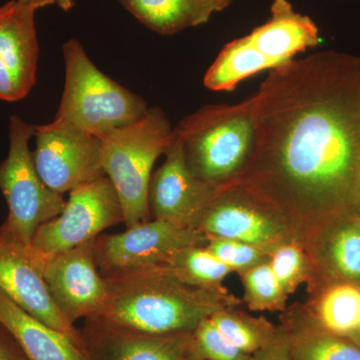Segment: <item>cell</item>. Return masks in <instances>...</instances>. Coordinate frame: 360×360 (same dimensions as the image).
Listing matches in <instances>:
<instances>
[{
	"instance_id": "cell-15",
	"label": "cell",
	"mask_w": 360,
	"mask_h": 360,
	"mask_svg": "<svg viewBox=\"0 0 360 360\" xmlns=\"http://www.w3.org/2000/svg\"><path fill=\"white\" fill-rule=\"evenodd\" d=\"M302 245L311 264L314 288L335 283L360 285V212L329 220Z\"/></svg>"
},
{
	"instance_id": "cell-24",
	"label": "cell",
	"mask_w": 360,
	"mask_h": 360,
	"mask_svg": "<svg viewBox=\"0 0 360 360\" xmlns=\"http://www.w3.org/2000/svg\"><path fill=\"white\" fill-rule=\"evenodd\" d=\"M210 319L226 340L250 355L264 347L276 329L262 317L257 319L232 311L231 309L220 310Z\"/></svg>"
},
{
	"instance_id": "cell-11",
	"label": "cell",
	"mask_w": 360,
	"mask_h": 360,
	"mask_svg": "<svg viewBox=\"0 0 360 360\" xmlns=\"http://www.w3.org/2000/svg\"><path fill=\"white\" fill-rule=\"evenodd\" d=\"M35 262L56 307L71 323L101 314L108 286L96 265L94 240Z\"/></svg>"
},
{
	"instance_id": "cell-33",
	"label": "cell",
	"mask_w": 360,
	"mask_h": 360,
	"mask_svg": "<svg viewBox=\"0 0 360 360\" xmlns=\"http://www.w3.org/2000/svg\"><path fill=\"white\" fill-rule=\"evenodd\" d=\"M232 1H233V0H214L217 9H219V13L231 6Z\"/></svg>"
},
{
	"instance_id": "cell-20",
	"label": "cell",
	"mask_w": 360,
	"mask_h": 360,
	"mask_svg": "<svg viewBox=\"0 0 360 360\" xmlns=\"http://www.w3.org/2000/svg\"><path fill=\"white\" fill-rule=\"evenodd\" d=\"M315 293L310 319L328 333L349 338L360 326L359 284H326Z\"/></svg>"
},
{
	"instance_id": "cell-7",
	"label": "cell",
	"mask_w": 360,
	"mask_h": 360,
	"mask_svg": "<svg viewBox=\"0 0 360 360\" xmlns=\"http://www.w3.org/2000/svg\"><path fill=\"white\" fill-rule=\"evenodd\" d=\"M124 221L122 205L108 176L70 191L63 212L40 225L30 250L35 259L53 257L98 238Z\"/></svg>"
},
{
	"instance_id": "cell-29",
	"label": "cell",
	"mask_w": 360,
	"mask_h": 360,
	"mask_svg": "<svg viewBox=\"0 0 360 360\" xmlns=\"http://www.w3.org/2000/svg\"><path fill=\"white\" fill-rule=\"evenodd\" d=\"M252 360H293L288 329L276 328L266 345L252 354Z\"/></svg>"
},
{
	"instance_id": "cell-32",
	"label": "cell",
	"mask_w": 360,
	"mask_h": 360,
	"mask_svg": "<svg viewBox=\"0 0 360 360\" xmlns=\"http://www.w3.org/2000/svg\"><path fill=\"white\" fill-rule=\"evenodd\" d=\"M53 2L63 11H68L75 6V0H53Z\"/></svg>"
},
{
	"instance_id": "cell-22",
	"label": "cell",
	"mask_w": 360,
	"mask_h": 360,
	"mask_svg": "<svg viewBox=\"0 0 360 360\" xmlns=\"http://www.w3.org/2000/svg\"><path fill=\"white\" fill-rule=\"evenodd\" d=\"M286 329L293 360H360L359 345L328 333L309 316Z\"/></svg>"
},
{
	"instance_id": "cell-12",
	"label": "cell",
	"mask_w": 360,
	"mask_h": 360,
	"mask_svg": "<svg viewBox=\"0 0 360 360\" xmlns=\"http://www.w3.org/2000/svg\"><path fill=\"white\" fill-rule=\"evenodd\" d=\"M149 184V212L153 219L184 229H195L219 187L196 177L187 165L184 148L175 137Z\"/></svg>"
},
{
	"instance_id": "cell-31",
	"label": "cell",
	"mask_w": 360,
	"mask_h": 360,
	"mask_svg": "<svg viewBox=\"0 0 360 360\" xmlns=\"http://www.w3.org/2000/svg\"><path fill=\"white\" fill-rule=\"evenodd\" d=\"M18 1L25 4V6L32 7V8L37 9V11L54 4L53 0H18Z\"/></svg>"
},
{
	"instance_id": "cell-5",
	"label": "cell",
	"mask_w": 360,
	"mask_h": 360,
	"mask_svg": "<svg viewBox=\"0 0 360 360\" xmlns=\"http://www.w3.org/2000/svg\"><path fill=\"white\" fill-rule=\"evenodd\" d=\"M174 129L160 108L101 139V163L115 187L127 227L148 220V191L156 160L169 148Z\"/></svg>"
},
{
	"instance_id": "cell-3",
	"label": "cell",
	"mask_w": 360,
	"mask_h": 360,
	"mask_svg": "<svg viewBox=\"0 0 360 360\" xmlns=\"http://www.w3.org/2000/svg\"><path fill=\"white\" fill-rule=\"evenodd\" d=\"M189 169L220 187L238 181L248 165L257 136L255 101L205 105L174 129Z\"/></svg>"
},
{
	"instance_id": "cell-1",
	"label": "cell",
	"mask_w": 360,
	"mask_h": 360,
	"mask_svg": "<svg viewBox=\"0 0 360 360\" xmlns=\"http://www.w3.org/2000/svg\"><path fill=\"white\" fill-rule=\"evenodd\" d=\"M257 136L238 184L300 243L360 212V58L333 51L270 70L252 96Z\"/></svg>"
},
{
	"instance_id": "cell-9",
	"label": "cell",
	"mask_w": 360,
	"mask_h": 360,
	"mask_svg": "<svg viewBox=\"0 0 360 360\" xmlns=\"http://www.w3.org/2000/svg\"><path fill=\"white\" fill-rule=\"evenodd\" d=\"M198 231L208 238L231 239L269 252L284 241L297 240L274 208L238 182L219 187Z\"/></svg>"
},
{
	"instance_id": "cell-18",
	"label": "cell",
	"mask_w": 360,
	"mask_h": 360,
	"mask_svg": "<svg viewBox=\"0 0 360 360\" xmlns=\"http://www.w3.org/2000/svg\"><path fill=\"white\" fill-rule=\"evenodd\" d=\"M0 326L13 336L27 360H90L79 343L27 314L1 290Z\"/></svg>"
},
{
	"instance_id": "cell-34",
	"label": "cell",
	"mask_w": 360,
	"mask_h": 360,
	"mask_svg": "<svg viewBox=\"0 0 360 360\" xmlns=\"http://www.w3.org/2000/svg\"><path fill=\"white\" fill-rule=\"evenodd\" d=\"M348 340L354 341L355 345L360 347V326H359V328H357L356 330H355L354 333L348 338Z\"/></svg>"
},
{
	"instance_id": "cell-21",
	"label": "cell",
	"mask_w": 360,
	"mask_h": 360,
	"mask_svg": "<svg viewBox=\"0 0 360 360\" xmlns=\"http://www.w3.org/2000/svg\"><path fill=\"white\" fill-rule=\"evenodd\" d=\"M274 68L246 35L225 45L206 71L203 82L213 91H232L246 78Z\"/></svg>"
},
{
	"instance_id": "cell-35",
	"label": "cell",
	"mask_w": 360,
	"mask_h": 360,
	"mask_svg": "<svg viewBox=\"0 0 360 360\" xmlns=\"http://www.w3.org/2000/svg\"><path fill=\"white\" fill-rule=\"evenodd\" d=\"M187 360H203V359H198V357L194 356V355L193 354V355H191V357H189V359H187Z\"/></svg>"
},
{
	"instance_id": "cell-10",
	"label": "cell",
	"mask_w": 360,
	"mask_h": 360,
	"mask_svg": "<svg viewBox=\"0 0 360 360\" xmlns=\"http://www.w3.org/2000/svg\"><path fill=\"white\" fill-rule=\"evenodd\" d=\"M33 161L45 184L61 195L105 176L101 141L52 122L34 130Z\"/></svg>"
},
{
	"instance_id": "cell-19",
	"label": "cell",
	"mask_w": 360,
	"mask_h": 360,
	"mask_svg": "<svg viewBox=\"0 0 360 360\" xmlns=\"http://www.w3.org/2000/svg\"><path fill=\"white\" fill-rule=\"evenodd\" d=\"M142 25L163 35L203 25L219 13L214 0H120Z\"/></svg>"
},
{
	"instance_id": "cell-30",
	"label": "cell",
	"mask_w": 360,
	"mask_h": 360,
	"mask_svg": "<svg viewBox=\"0 0 360 360\" xmlns=\"http://www.w3.org/2000/svg\"><path fill=\"white\" fill-rule=\"evenodd\" d=\"M0 360H27L22 350H18L13 343L0 333Z\"/></svg>"
},
{
	"instance_id": "cell-17",
	"label": "cell",
	"mask_w": 360,
	"mask_h": 360,
	"mask_svg": "<svg viewBox=\"0 0 360 360\" xmlns=\"http://www.w3.org/2000/svg\"><path fill=\"white\" fill-rule=\"evenodd\" d=\"M270 13L269 20L248 37L274 68L321 42L319 30L314 21L295 11L288 0H274Z\"/></svg>"
},
{
	"instance_id": "cell-8",
	"label": "cell",
	"mask_w": 360,
	"mask_h": 360,
	"mask_svg": "<svg viewBox=\"0 0 360 360\" xmlns=\"http://www.w3.org/2000/svg\"><path fill=\"white\" fill-rule=\"evenodd\" d=\"M208 236L162 220H146L117 234L94 239V257L104 278H115L165 264L175 252L189 246H205Z\"/></svg>"
},
{
	"instance_id": "cell-6",
	"label": "cell",
	"mask_w": 360,
	"mask_h": 360,
	"mask_svg": "<svg viewBox=\"0 0 360 360\" xmlns=\"http://www.w3.org/2000/svg\"><path fill=\"white\" fill-rule=\"evenodd\" d=\"M35 125L18 116L9 122V149L0 165V191L8 205V217L0 227V236L30 248L40 225L63 212L66 200L44 184L30 149Z\"/></svg>"
},
{
	"instance_id": "cell-14",
	"label": "cell",
	"mask_w": 360,
	"mask_h": 360,
	"mask_svg": "<svg viewBox=\"0 0 360 360\" xmlns=\"http://www.w3.org/2000/svg\"><path fill=\"white\" fill-rule=\"evenodd\" d=\"M0 290L35 319L84 347L82 335L61 314L30 248L0 236Z\"/></svg>"
},
{
	"instance_id": "cell-26",
	"label": "cell",
	"mask_w": 360,
	"mask_h": 360,
	"mask_svg": "<svg viewBox=\"0 0 360 360\" xmlns=\"http://www.w3.org/2000/svg\"><path fill=\"white\" fill-rule=\"evenodd\" d=\"M245 300L255 311H277L285 307L288 295L284 292L269 262L241 274Z\"/></svg>"
},
{
	"instance_id": "cell-2",
	"label": "cell",
	"mask_w": 360,
	"mask_h": 360,
	"mask_svg": "<svg viewBox=\"0 0 360 360\" xmlns=\"http://www.w3.org/2000/svg\"><path fill=\"white\" fill-rule=\"evenodd\" d=\"M106 281L108 300L94 319L142 335L193 333L201 322L234 304L226 291L191 285L165 264Z\"/></svg>"
},
{
	"instance_id": "cell-27",
	"label": "cell",
	"mask_w": 360,
	"mask_h": 360,
	"mask_svg": "<svg viewBox=\"0 0 360 360\" xmlns=\"http://www.w3.org/2000/svg\"><path fill=\"white\" fill-rule=\"evenodd\" d=\"M191 349L194 356L203 360H252V355L232 345L210 319L191 333Z\"/></svg>"
},
{
	"instance_id": "cell-4",
	"label": "cell",
	"mask_w": 360,
	"mask_h": 360,
	"mask_svg": "<svg viewBox=\"0 0 360 360\" xmlns=\"http://www.w3.org/2000/svg\"><path fill=\"white\" fill-rule=\"evenodd\" d=\"M63 51L65 84L54 122L101 139L146 115V101L98 70L77 39Z\"/></svg>"
},
{
	"instance_id": "cell-23",
	"label": "cell",
	"mask_w": 360,
	"mask_h": 360,
	"mask_svg": "<svg viewBox=\"0 0 360 360\" xmlns=\"http://www.w3.org/2000/svg\"><path fill=\"white\" fill-rule=\"evenodd\" d=\"M180 281L207 290H224L222 283L233 272L205 246H189L175 252L165 264Z\"/></svg>"
},
{
	"instance_id": "cell-28",
	"label": "cell",
	"mask_w": 360,
	"mask_h": 360,
	"mask_svg": "<svg viewBox=\"0 0 360 360\" xmlns=\"http://www.w3.org/2000/svg\"><path fill=\"white\" fill-rule=\"evenodd\" d=\"M205 248L233 272L240 274L269 262V258L267 250L231 239L208 238Z\"/></svg>"
},
{
	"instance_id": "cell-16",
	"label": "cell",
	"mask_w": 360,
	"mask_h": 360,
	"mask_svg": "<svg viewBox=\"0 0 360 360\" xmlns=\"http://www.w3.org/2000/svg\"><path fill=\"white\" fill-rule=\"evenodd\" d=\"M84 341L90 360H187L193 355L191 333L148 335L89 319Z\"/></svg>"
},
{
	"instance_id": "cell-13",
	"label": "cell",
	"mask_w": 360,
	"mask_h": 360,
	"mask_svg": "<svg viewBox=\"0 0 360 360\" xmlns=\"http://www.w3.org/2000/svg\"><path fill=\"white\" fill-rule=\"evenodd\" d=\"M37 9L11 0L0 6V101L28 96L37 82L39 45Z\"/></svg>"
},
{
	"instance_id": "cell-25",
	"label": "cell",
	"mask_w": 360,
	"mask_h": 360,
	"mask_svg": "<svg viewBox=\"0 0 360 360\" xmlns=\"http://www.w3.org/2000/svg\"><path fill=\"white\" fill-rule=\"evenodd\" d=\"M269 264L288 296L311 279V264L307 250L297 240H288L269 252Z\"/></svg>"
}]
</instances>
